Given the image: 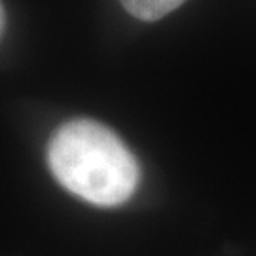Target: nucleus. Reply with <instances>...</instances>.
Instances as JSON below:
<instances>
[{
  "instance_id": "f257e3e1",
  "label": "nucleus",
  "mask_w": 256,
  "mask_h": 256,
  "mask_svg": "<svg viewBox=\"0 0 256 256\" xmlns=\"http://www.w3.org/2000/svg\"><path fill=\"white\" fill-rule=\"evenodd\" d=\"M55 180L84 202L118 207L135 194L140 178L137 158L122 138L95 120L63 124L48 144Z\"/></svg>"
},
{
  "instance_id": "f03ea898",
  "label": "nucleus",
  "mask_w": 256,
  "mask_h": 256,
  "mask_svg": "<svg viewBox=\"0 0 256 256\" xmlns=\"http://www.w3.org/2000/svg\"><path fill=\"white\" fill-rule=\"evenodd\" d=\"M133 18L140 21H158L182 6L186 0H120Z\"/></svg>"
},
{
  "instance_id": "7ed1b4c3",
  "label": "nucleus",
  "mask_w": 256,
  "mask_h": 256,
  "mask_svg": "<svg viewBox=\"0 0 256 256\" xmlns=\"http://www.w3.org/2000/svg\"><path fill=\"white\" fill-rule=\"evenodd\" d=\"M4 25H6V12H4V6H2V2H0V36H2V32H4Z\"/></svg>"
}]
</instances>
